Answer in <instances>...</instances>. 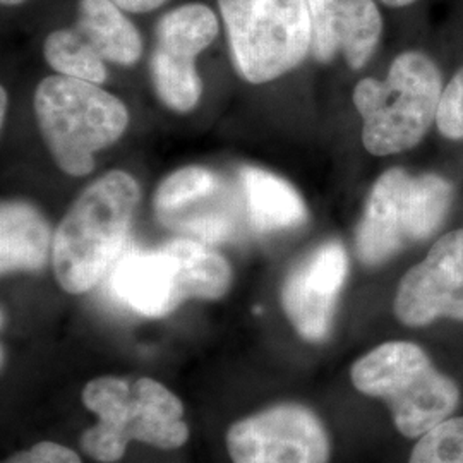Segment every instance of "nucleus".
<instances>
[{"label": "nucleus", "instance_id": "obj_9", "mask_svg": "<svg viewBox=\"0 0 463 463\" xmlns=\"http://www.w3.org/2000/svg\"><path fill=\"white\" fill-rule=\"evenodd\" d=\"M393 309L398 321L411 328L441 317L463 321V229L439 237L428 256L403 275Z\"/></svg>", "mask_w": 463, "mask_h": 463}, {"label": "nucleus", "instance_id": "obj_14", "mask_svg": "<svg viewBox=\"0 0 463 463\" xmlns=\"http://www.w3.org/2000/svg\"><path fill=\"white\" fill-rule=\"evenodd\" d=\"M74 28L105 62L133 66L141 57V34L112 0H80Z\"/></svg>", "mask_w": 463, "mask_h": 463}, {"label": "nucleus", "instance_id": "obj_15", "mask_svg": "<svg viewBox=\"0 0 463 463\" xmlns=\"http://www.w3.org/2000/svg\"><path fill=\"white\" fill-rule=\"evenodd\" d=\"M242 191L252 225L261 232L288 231L307 220V208L298 191L279 175L256 166L241 170Z\"/></svg>", "mask_w": 463, "mask_h": 463}, {"label": "nucleus", "instance_id": "obj_7", "mask_svg": "<svg viewBox=\"0 0 463 463\" xmlns=\"http://www.w3.org/2000/svg\"><path fill=\"white\" fill-rule=\"evenodd\" d=\"M237 72L268 83L300 66L311 52L307 0H218Z\"/></svg>", "mask_w": 463, "mask_h": 463}, {"label": "nucleus", "instance_id": "obj_23", "mask_svg": "<svg viewBox=\"0 0 463 463\" xmlns=\"http://www.w3.org/2000/svg\"><path fill=\"white\" fill-rule=\"evenodd\" d=\"M4 463H81V458L67 447L43 441L16 453Z\"/></svg>", "mask_w": 463, "mask_h": 463}, {"label": "nucleus", "instance_id": "obj_1", "mask_svg": "<svg viewBox=\"0 0 463 463\" xmlns=\"http://www.w3.org/2000/svg\"><path fill=\"white\" fill-rule=\"evenodd\" d=\"M139 201L133 175L112 170L74 201L53 237L52 261L69 294L97 287L129 246L128 233Z\"/></svg>", "mask_w": 463, "mask_h": 463}, {"label": "nucleus", "instance_id": "obj_5", "mask_svg": "<svg viewBox=\"0 0 463 463\" xmlns=\"http://www.w3.org/2000/svg\"><path fill=\"white\" fill-rule=\"evenodd\" d=\"M350 378L361 393L388 405L397 430L407 438H420L451 417L460 403L457 383L412 342L373 348L352 365Z\"/></svg>", "mask_w": 463, "mask_h": 463}, {"label": "nucleus", "instance_id": "obj_10", "mask_svg": "<svg viewBox=\"0 0 463 463\" xmlns=\"http://www.w3.org/2000/svg\"><path fill=\"white\" fill-rule=\"evenodd\" d=\"M347 275V250L338 241L317 246L287 275L281 306L304 340L323 342L330 335Z\"/></svg>", "mask_w": 463, "mask_h": 463}, {"label": "nucleus", "instance_id": "obj_11", "mask_svg": "<svg viewBox=\"0 0 463 463\" xmlns=\"http://www.w3.org/2000/svg\"><path fill=\"white\" fill-rule=\"evenodd\" d=\"M112 298L136 315L162 317L193 298L179 254L166 242L155 250L128 246L109 277Z\"/></svg>", "mask_w": 463, "mask_h": 463}, {"label": "nucleus", "instance_id": "obj_13", "mask_svg": "<svg viewBox=\"0 0 463 463\" xmlns=\"http://www.w3.org/2000/svg\"><path fill=\"white\" fill-rule=\"evenodd\" d=\"M52 231L43 215L28 203H2L0 210V268L2 275L42 269L50 249Z\"/></svg>", "mask_w": 463, "mask_h": 463}, {"label": "nucleus", "instance_id": "obj_19", "mask_svg": "<svg viewBox=\"0 0 463 463\" xmlns=\"http://www.w3.org/2000/svg\"><path fill=\"white\" fill-rule=\"evenodd\" d=\"M151 78L156 95L168 109L189 112L198 105L203 84L194 62H179L153 50Z\"/></svg>", "mask_w": 463, "mask_h": 463}, {"label": "nucleus", "instance_id": "obj_20", "mask_svg": "<svg viewBox=\"0 0 463 463\" xmlns=\"http://www.w3.org/2000/svg\"><path fill=\"white\" fill-rule=\"evenodd\" d=\"M222 185V179L208 168L185 166L170 174L155 193V210L162 216L212 194Z\"/></svg>", "mask_w": 463, "mask_h": 463}, {"label": "nucleus", "instance_id": "obj_21", "mask_svg": "<svg viewBox=\"0 0 463 463\" xmlns=\"http://www.w3.org/2000/svg\"><path fill=\"white\" fill-rule=\"evenodd\" d=\"M409 463H463V417H448L424 432Z\"/></svg>", "mask_w": 463, "mask_h": 463}, {"label": "nucleus", "instance_id": "obj_18", "mask_svg": "<svg viewBox=\"0 0 463 463\" xmlns=\"http://www.w3.org/2000/svg\"><path fill=\"white\" fill-rule=\"evenodd\" d=\"M43 55L61 76L95 84L107 80L105 61L74 26L52 32L45 38Z\"/></svg>", "mask_w": 463, "mask_h": 463}, {"label": "nucleus", "instance_id": "obj_3", "mask_svg": "<svg viewBox=\"0 0 463 463\" xmlns=\"http://www.w3.org/2000/svg\"><path fill=\"white\" fill-rule=\"evenodd\" d=\"M443 76L430 55L409 50L392 62L384 81L361 80L354 105L363 117V143L374 156L417 146L436 122Z\"/></svg>", "mask_w": 463, "mask_h": 463}, {"label": "nucleus", "instance_id": "obj_27", "mask_svg": "<svg viewBox=\"0 0 463 463\" xmlns=\"http://www.w3.org/2000/svg\"><path fill=\"white\" fill-rule=\"evenodd\" d=\"M0 2H2V5H4V7H16V5L24 4L26 0H0Z\"/></svg>", "mask_w": 463, "mask_h": 463}, {"label": "nucleus", "instance_id": "obj_6", "mask_svg": "<svg viewBox=\"0 0 463 463\" xmlns=\"http://www.w3.org/2000/svg\"><path fill=\"white\" fill-rule=\"evenodd\" d=\"M453 203V185L438 174L411 175L390 168L374 183L355 231L361 263L378 266L402 249L424 242L441 229Z\"/></svg>", "mask_w": 463, "mask_h": 463}, {"label": "nucleus", "instance_id": "obj_26", "mask_svg": "<svg viewBox=\"0 0 463 463\" xmlns=\"http://www.w3.org/2000/svg\"><path fill=\"white\" fill-rule=\"evenodd\" d=\"M0 97H2V103H0V109H2V112H0V120L4 122L5 120V109H7V91L2 88V91H0Z\"/></svg>", "mask_w": 463, "mask_h": 463}, {"label": "nucleus", "instance_id": "obj_4", "mask_svg": "<svg viewBox=\"0 0 463 463\" xmlns=\"http://www.w3.org/2000/svg\"><path fill=\"white\" fill-rule=\"evenodd\" d=\"M34 114L55 164L74 177L95 168L93 155L124 134L129 114L120 99L99 84L50 76L38 84Z\"/></svg>", "mask_w": 463, "mask_h": 463}, {"label": "nucleus", "instance_id": "obj_8", "mask_svg": "<svg viewBox=\"0 0 463 463\" xmlns=\"http://www.w3.org/2000/svg\"><path fill=\"white\" fill-rule=\"evenodd\" d=\"M233 463H328L330 439L317 415L283 403L235 422L227 432Z\"/></svg>", "mask_w": 463, "mask_h": 463}, {"label": "nucleus", "instance_id": "obj_24", "mask_svg": "<svg viewBox=\"0 0 463 463\" xmlns=\"http://www.w3.org/2000/svg\"><path fill=\"white\" fill-rule=\"evenodd\" d=\"M112 2H116L117 5L126 13L145 14L162 7L166 0H112Z\"/></svg>", "mask_w": 463, "mask_h": 463}, {"label": "nucleus", "instance_id": "obj_22", "mask_svg": "<svg viewBox=\"0 0 463 463\" xmlns=\"http://www.w3.org/2000/svg\"><path fill=\"white\" fill-rule=\"evenodd\" d=\"M438 131L448 139H463V67H460L443 90L436 116Z\"/></svg>", "mask_w": 463, "mask_h": 463}, {"label": "nucleus", "instance_id": "obj_2", "mask_svg": "<svg viewBox=\"0 0 463 463\" xmlns=\"http://www.w3.org/2000/svg\"><path fill=\"white\" fill-rule=\"evenodd\" d=\"M83 402L99 415L81 436L84 453L97 462H118L131 441L174 449L189 438L183 402L151 378H97L84 386Z\"/></svg>", "mask_w": 463, "mask_h": 463}, {"label": "nucleus", "instance_id": "obj_16", "mask_svg": "<svg viewBox=\"0 0 463 463\" xmlns=\"http://www.w3.org/2000/svg\"><path fill=\"white\" fill-rule=\"evenodd\" d=\"M220 33V21L206 4H184L160 17L155 36V50L172 59L196 62Z\"/></svg>", "mask_w": 463, "mask_h": 463}, {"label": "nucleus", "instance_id": "obj_12", "mask_svg": "<svg viewBox=\"0 0 463 463\" xmlns=\"http://www.w3.org/2000/svg\"><path fill=\"white\" fill-rule=\"evenodd\" d=\"M316 61L328 64L338 53L359 71L378 49L383 16L374 0H307Z\"/></svg>", "mask_w": 463, "mask_h": 463}, {"label": "nucleus", "instance_id": "obj_25", "mask_svg": "<svg viewBox=\"0 0 463 463\" xmlns=\"http://www.w3.org/2000/svg\"><path fill=\"white\" fill-rule=\"evenodd\" d=\"M381 2L388 7H407V5L414 4L415 0H381Z\"/></svg>", "mask_w": 463, "mask_h": 463}, {"label": "nucleus", "instance_id": "obj_17", "mask_svg": "<svg viewBox=\"0 0 463 463\" xmlns=\"http://www.w3.org/2000/svg\"><path fill=\"white\" fill-rule=\"evenodd\" d=\"M239 210H242V206H239L231 187L222 183L212 194L158 218L166 227L187 233L189 239L204 244H218L232 241L237 235Z\"/></svg>", "mask_w": 463, "mask_h": 463}]
</instances>
